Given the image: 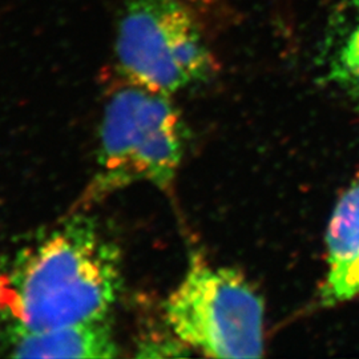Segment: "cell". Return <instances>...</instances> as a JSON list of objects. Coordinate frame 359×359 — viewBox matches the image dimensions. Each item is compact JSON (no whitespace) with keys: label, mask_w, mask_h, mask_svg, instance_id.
Returning a JSON list of instances; mask_svg holds the SVG:
<instances>
[{"label":"cell","mask_w":359,"mask_h":359,"mask_svg":"<svg viewBox=\"0 0 359 359\" xmlns=\"http://www.w3.org/2000/svg\"><path fill=\"white\" fill-rule=\"evenodd\" d=\"M121 289V255L75 215L0 265V323L40 330L109 318Z\"/></svg>","instance_id":"cell-1"},{"label":"cell","mask_w":359,"mask_h":359,"mask_svg":"<svg viewBox=\"0 0 359 359\" xmlns=\"http://www.w3.org/2000/svg\"><path fill=\"white\" fill-rule=\"evenodd\" d=\"M184 139L170 96L127 81L105 107L97 169L83 203L88 205L136 182L168 188L182 160Z\"/></svg>","instance_id":"cell-2"},{"label":"cell","mask_w":359,"mask_h":359,"mask_svg":"<svg viewBox=\"0 0 359 359\" xmlns=\"http://www.w3.org/2000/svg\"><path fill=\"white\" fill-rule=\"evenodd\" d=\"M165 320L182 345L212 358L264 354V302L237 270L193 257L168 297Z\"/></svg>","instance_id":"cell-3"},{"label":"cell","mask_w":359,"mask_h":359,"mask_svg":"<svg viewBox=\"0 0 359 359\" xmlns=\"http://www.w3.org/2000/svg\"><path fill=\"white\" fill-rule=\"evenodd\" d=\"M116 56L127 81L168 96L203 83L213 68L180 0H130L117 28Z\"/></svg>","instance_id":"cell-4"},{"label":"cell","mask_w":359,"mask_h":359,"mask_svg":"<svg viewBox=\"0 0 359 359\" xmlns=\"http://www.w3.org/2000/svg\"><path fill=\"white\" fill-rule=\"evenodd\" d=\"M4 347L18 358H115L118 346L109 318L40 330L6 329Z\"/></svg>","instance_id":"cell-5"},{"label":"cell","mask_w":359,"mask_h":359,"mask_svg":"<svg viewBox=\"0 0 359 359\" xmlns=\"http://www.w3.org/2000/svg\"><path fill=\"white\" fill-rule=\"evenodd\" d=\"M327 271L322 286L325 305L359 297V172L339 197L326 231Z\"/></svg>","instance_id":"cell-6"},{"label":"cell","mask_w":359,"mask_h":359,"mask_svg":"<svg viewBox=\"0 0 359 359\" xmlns=\"http://www.w3.org/2000/svg\"><path fill=\"white\" fill-rule=\"evenodd\" d=\"M332 76L359 108V13L334 53Z\"/></svg>","instance_id":"cell-7"}]
</instances>
